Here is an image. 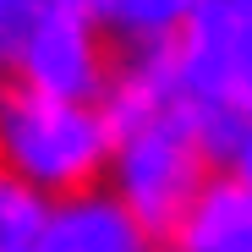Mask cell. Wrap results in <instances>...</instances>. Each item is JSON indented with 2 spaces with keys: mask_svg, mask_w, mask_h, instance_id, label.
Wrapping results in <instances>:
<instances>
[{
  "mask_svg": "<svg viewBox=\"0 0 252 252\" xmlns=\"http://www.w3.org/2000/svg\"><path fill=\"white\" fill-rule=\"evenodd\" d=\"M0 71L28 94L99 104L115 50L94 22V0H0Z\"/></svg>",
  "mask_w": 252,
  "mask_h": 252,
  "instance_id": "7a4b0ae2",
  "label": "cell"
},
{
  "mask_svg": "<svg viewBox=\"0 0 252 252\" xmlns=\"http://www.w3.org/2000/svg\"><path fill=\"white\" fill-rule=\"evenodd\" d=\"M148 230L115 203L110 187H88L71 192L61 203H50L44 236L33 252H148Z\"/></svg>",
  "mask_w": 252,
  "mask_h": 252,
  "instance_id": "5b68a950",
  "label": "cell"
},
{
  "mask_svg": "<svg viewBox=\"0 0 252 252\" xmlns=\"http://www.w3.org/2000/svg\"><path fill=\"white\" fill-rule=\"evenodd\" d=\"M94 22L104 44L121 55H159L176 44L187 22V0H94Z\"/></svg>",
  "mask_w": 252,
  "mask_h": 252,
  "instance_id": "8992f818",
  "label": "cell"
},
{
  "mask_svg": "<svg viewBox=\"0 0 252 252\" xmlns=\"http://www.w3.org/2000/svg\"><path fill=\"white\" fill-rule=\"evenodd\" d=\"M115 132L99 104H66L0 82V170L17 187L61 203L71 192L104 187Z\"/></svg>",
  "mask_w": 252,
  "mask_h": 252,
  "instance_id": "6da1fadb",
  "label": "cell"
},
{
  "mask_svg": "<svg viewBox=\"0 0 252 252\" xmlns=\"http://www.w3.org/2000/svg\"><path fill=\"white\" fill-rule=\"evenodd\" d=\"M208 181H214V159L187 110H170L148 126L121 132L104 176L115 203L148 230V241H176Z\"/></svg>",
  "mask_w": 252,
  "mask_h": 252,
  "instance_id": "3957f363",
  "label": "cell"
},
{
  "mask_svg": "<svg viewBox=\"0 0 252 252\" xmlns=\"http://www.w3.org/2000/svg\"><path fill=\"white\" fill-rule=\"evenodd\" d=\"M176 241L187 252H252V187L214 176Z\"/></svg>",
  "mask_w": 252,
  "mask_h": 252,
  "instance_id": "52a82bcc",
  "label": "cell"
},
{
  "mask_svg": "<svg viewBox=\"0 0 252 252\" xmlns=\"http://www.w3.org/2000/svg\"><path fill=\"white\" fill-rule=\"evenodd\" d=\"M148 252H187V247H181V241H154Z\"/></svg>",
  "mask_w": 252,
  "mask_h": 252,
  "instance_id": "30bf717a",
  "label": "cell"
},
{
  "mask_svg": "<svg viewBox=\"0 0 252 252\" xmlns=\"http://www.w3.org/2000/svg\"><path fill=\"white\" fill-rule=\"evenodd\" d=\"M170 71L181 110L203 121H252V0H187Z\"/></svg>",
  "mask_w": 252,
  "mask_h": 252,
  "instance_id": "277c9868",
  "label": "cell"
},
{
  "mask_svg": "<svg viewBox=\"0 0 252 252\" xmlns=\"http://www.w3.org/2000/svg\"><path fill=\"white\" fill-rule=\"evenodd\" d=\"M192 126H197L208 159H214V176H225L236 187H252V121H203V115H192Z\"/></svg>",
  "mask_w": 252,
  "mask_h": 252,
  "instance_id": "9c48e42d",
  "label": "cell"
},
{
  "mask_svg": "<svg viewBox=\"0 0 252 252\" xmlns=\"http://www.w3.org/2000/svg\"><path fill=\"white\" fill-rule=\"evenodd\" d=\"M44 220H50V203L0 170V252H33L44 236Z\"/></svg>",
  "mask_w": 252,
  "mask_h": 252,
  "instance_id": "ba28073f",
  "label": "cell"
}]
</instances>
